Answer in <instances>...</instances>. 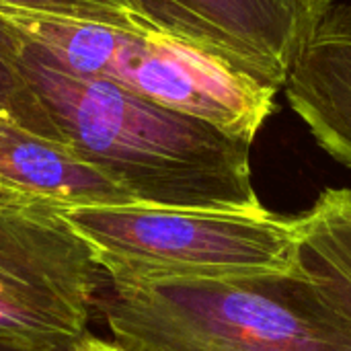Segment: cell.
Wrapping results in <instances>:
<instances>
[{
  "mask_svg": "<svg viewBox=\"0 0 351 351\" xmlns=\"http://www.w3.org/2000/svg\"><path fill=\"white\" fill-rule=\"evenodd\" d=\"M21 64L64 142L136 204L263 208L253 185L251 140L158 105L113 80L72 74L27 37Z\"/></svg>",
  "mask_w": 351,
  "mask_h": 351,
  "instance_id": "obj_1",
  "label": "cell"
},
{
  "mask_svg": "<svg viewBox=\"0 0 351 351\" xmlns=\"http://www.w3.org/2000/svg\"><path fill=\"white\" fill-rule=\"evenodd\" d=\"M99 306L130 351H351L350 329L300 265L226 278L105 276Z\"/></svg>",
  "mask_w": 351,
  "mask_h": 351,
  "instance_id": "obj_2",
  "label": "cell"
},
{
  "mask_svg": "<svg viewBox=\"0 0 351 351\" xmlns=\"http://www.w3.org/2000/svg\"><path fill=\"white\" fill-rule=\"evenodd\" d=\"M72 74L113 80L158 105L255 142L278 90L173 37L103 23L0 10Z\"/></svg>",
  "mask_w": 351,
  "mask_h": 351,
  "instance_id": "obj_3",
  "label": "cell"
},
{
  "mask_svg": "<svg viewBox=\"0 0 351 351\" xmlns=\"http://www.w3.org/2000/svg\"><path fill=\"white\" fill-rule=\"evenodd\" d=\"M107 278H226L298 265L296 216L144 204L62 212Z\"/></svg>",
  "mask_w": 351,
  "mask_h": 351,
  "instance_id": "obj_4",
  "label": "cell"
},
{
  "mask_svg": "<svg viewBox=\"0 0 351 351\" xmlns=\"http://www.w3.org/2000/svg\"><path fill=\"white\" fill-rule=\"evenodd\" d=\"M105 271L60 210L0 193V343L70 351L101 302Z\"/></svg>",
  "mask_w": 351,
  "mask_h": 351,
  "instance_id": "obj_5",
  "label": "cell"
},
{
  "mask_svg": "<svg viewBox=\"0 0 351 351\" xmlns=\"http://www.w3.org/2000/svg\"><path fill=\"white\" fill-rule=\"evenodd\" d=\"M144 23L284 90L335 0H132Z\"/></svg>",
  "mask_w": 351,
  "mask_h": 351,
  "instance_id": "obj_6",
  "label": "cell"
},
{
  "mask_svg": "<svg viewBox=\"0 0 351 351\" xmlns=\"http://www.w3.org/2000/svg\"><path fill=\"white\" fill-rule=\"evenodd\" d=\"M284 90L319 148L351 171V2L331 6Z\"/></svg>",
  "mask_w": 351,
  "mask_h": 351,
  "instance_id": "obj_7",
  "label": "cell"
},
{
  "mask_svg": "<svg viewBox=\"0 0 351 351\" xmlns=\"http://www.w3.org/2000/svg\"><path fill=\"white\" fill-rule=\"evenodd\" d=\"M0 193L66 212L136 204L70 144L0 119Z\"/></svg>",
  "mask_w": 351,
  "mask_h": 351,
  "instance_id": "obj_8",
  "label": "cell"
},
{
  "mask_svg": "<svg viewBox=\"0 0 351 351\" xmlns=\"http://www.w3.org/2000/svg\"><path fill=\"white\" fill-rule=\"evenodd\" d=\"M298 265L351 333V189H323L296 216Z\"/></svg>",
  "mask_w": 351,
  "mask_h": 351,
  "instance_id": "obj_9",
  "label": "cell"
},
{
  "mask_svg": "<svg viewBox=\"0 0 351 351\" xmlns=\"http://www.w3.org/2000/svg\"><path fill=\"white\" fill-rule=\"evenodd\" d=\"M23 41L25 35L0 12V119L64 142L56 119L23 70Z\"/></svg>",
  "mask_w": 351,
  "mask_h": 351,
  "instance_id": "obj_10",
  "label": "cell"
},
{
  "mask_svg": "<svg viewBox=\"0 0 351 351\" xmlns=\"http://www.w3.org/2000/svg\"><path fill=\"white\" fill-rule=\"evenodd\" d=\"M0 10L49 14L60 19L90 21L130 31L154 33L138 14L132 0H0Z\"/></svg>",
  "mask_w": 351,
  "mask_h": 351,
  "instance_id": "obj_11",
  "label": "cell"
},
{
  "mask_svg": "<svg viewBox=\"0 0 351 351\" xmlns=\"http://www.w3.org/2000/svg\"><path fill=\"white\" fill-rule=\"evenodd\" d=\"M70 351H130L125 350L123 346H119L117 341L111 343V341H105V339H99V337H93V335H84L74 348Z\"/></svg>",
  "mask_w": 351,
  "mask_h": 351,
  "instance_id": "obj_12",
  "label": "cell"
},
{
  "mask_svg": "<svg viewBox=\"0 0 351 351\" xmlns=\"http://www.w3.org/2000/svg\"><path fill=\"white\" fill-rule=\"evenodd\" d=\"M0 351H19V350H14V348H8V346L0 343Z\"/></svg>",
  "mask_w": 351,
  "mask_h": 351,
  "instance_id": "obj_13",
  "label": "cell"
}]
</instances>
